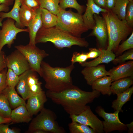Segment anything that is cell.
<instances>
[{"label":"cell","mask_w":133,"mask_h":133,"mask_svg":"<svg viewBox=\"0 0 133 133\" xmlns=\"http://www.w3.org/2000/svg\"><path fill=\"white\" fill-rule=\"evenodd\" d=\"M46 93L47 97L54 103L61 106L70 115L80 114L85 109L87 104L99 97L100 93L95 90L85 91L74 85L60 92L47 90Z\"/></svg>","instance_id":"1"},{"label":"cell","mask_w":133,"mask_h":133,"mask_svg":"<svg viewBox=\"0 0 133 133\" xmlns=\"http://www.w3.org/2000/svg\"><path fill=\"white\" fill-rule=\"evenodd\" d=\"M74 67L72 64L65 67H54L43 61L39 75L45 81V87L48 90L59 92L73 85L71 74Z\"/></svg>","instance_id":"2"},{"label":"cell","mask_w":133,"mask_h":133,"mask_svg":"<svg viewBox=\"0 0 133 133\" xmlns=\"http://www.w3.org/2000/svg\"><path fill=\"white\" fill-rule=\"evenodd\" d=\"M48 42L52 43L56 47L60 49L70 48L75 45L86 48L89 45L85 38L73 36L55 26L47 28H41L37 33L36 44Z\"/></svg>","instance_id":"3"},{"label":"cell","mask_w":133,"mask_h":133,"mask_svg":"<svg viewBox=\"0 0 133 133\" xmlns=\"http://www.w3.org/2000/svg\"><path fill=\"white\" fill-rule=\"evenodd\" d=\"M107 25L108 36L107 50L114 53L120 43L125 40L133 32L125 20H121L111 10L101 12Z\"/></svg>","instance_id":"4"},{"label":"cell","mask_w":133,"mask_h":133,"mask_svg":"<svg viewBox=\"0 0 133 133\" xmlns=\"http://www.w3.org/2000/svg\"><path fill=\"white\" fill-rule=\"evenodd\" d=\"M57 21L55 26L75 37H81L82 34L89 30L84 23L82 15L72 11L61 9L57 15Z\"/></svg>","instance_id":"5"},{"label":"cell","mask_w":133,"mask_h":133,"mask_svg":"<svg viewBox=\"0 0 133 133\" xmlns=\"http://www.w3.org/2000/svg\"><path fill=\"white\" fill-rule=\"evenodd\" d=\"M57 116L51 110L44 107L39 114L32 119L26 133H31L37 130H41L48 133H65L64 128L59 125L56 120Z\"/></svg>","instance_id":"6"},{"label":"cell","mask_w":133,"mask_h":133,"mask_svg":"<svg viewBox=\"0 0 133 133\" xmlns=\"http://www.w3.org/2000/svg\"><path fill=\"white\" fill-rule=\"evenodd\" d=\"M15 48L25 56L30 66L31 69L38 73H40L41 64L43 59L49 55L45 50L35 45L29 43L25 45H20Z\"/></svg>","instance_id":"7"},{"label":"cell","mask_w":133,"mask_h":133,"mask_svg":"<svg viewBox=\"0 0 133 133\" xmlns=\"http://www.w3.org/2000/svg\"><path fill=\"white\" fill-rule=\"evenodd\" d=\"M15 21L11 18H7L2 23L1 29L0 30V52L6 45L9 48L11 47L18 33L28 32L27 28L23 29L17 27Z\"/></svg>","instance_id":"8"},{"label":"cell","mask_w":133,"mask_h":133,"mask_svg":"<svg viewBox=\"0 0 133 133\" xmlns=\"http://www.w3.org/2000/svg\"><path fill=\"white\" fill-rule=\"evenodd\" d=\"M95 111L99 116L104 120L102 122L103 131L105 133L114 131H122L127 130L126 124L122 122L119 119L118 111H115L113 113H108L105 112L101 106H97Z\"/></svg>","instance_id":"9"},{"label":"cell","mask_w":133,"mask_h":133,"mask_svg":"<svg viewBox=\"0 0 133 133\" xmlns=\"http://www.w3.org/2000/svg\"><path fill=\"white\" fill-rule=\"evenodd\" d=\"M69 117L72 121L90 127L96 133L104 132L102 121L93 113L89 106L87 105L85 109L79 115H71Z\"/></svg>","instance_id":"10"},{"label":"cell","mask_w":133,"mask_h":133,"mask_svg":"<svg viewBox=\"0 0 133 133\" xmlns=\"http://www.w3.org/2000/svg\"><path fill=\"white\" fill-rule=\"evenodd\" d=\"M93 17L95 24L88 36L95 37L98 48L106 50L108 45V36L106 21L99 15L95 14Z\"/></svg>","instance_id":"11"},{"label":"cell","mask_w":133,"mask_h":133,"mask_svg":"<svg viewBox=\"0 0 133 133\" xmlns=\"http://www.w3.org/2000/svg\"><path fill=\"white\" fill-rule=\"evenodd\" d=\"M6 61L7 67L12 69L18 76L31 69L25 56L17 49L6 57Z\"/></svg>","instance_id":"12"},{"label":"cell","mask_w":133,"mask_h":133,"mask_svg":"<svg viewBox=\"0 0 133 133\" xmlns=\"http://www.w3.org/2000/svg\"><path fill=\"white\" fill-rule=\"evenodd\" d=\"M45 92L33 94L27 100L26 106L31 116L37 114L44 107V104L47 100Z\"/></svg>","instance_id":"13"},{"label":"cell","mask_w":133,"mask_h":133,"mask_svg":"<svg viewBox=\"0 0 133 133\" xmlns=\"http://www.w3.org/2000/svg\"><path fill=\"white\" fill-rule=\"evenodd\" d=\"M81 72L87 84L91 86L98 79L109 75L108 71L106 70L105 66L103 65L85 67Z\"/></svg>","instance_id":"14"},{"label":"cell","mask_w":133,"mask_h":133,"mask_svg":"<svg viewBox=\"0 0 133 133\" xmlns=\"http://www.w3.org/2000/svg\"><path fill=\"white\" fill-rule=\"evenodd\" d=\"M107 9H103L98 6L93 0H87L86 7L82 17L84 23L89 30H92L94 27L95 22L93 15H99L100 13L106 12Z\"/></svg>","instance_id":"15"},{"label":"cell","mask_w":133,"mask_h":133,"mask_svg":"<svg viewBox=\"0 0 133 133\" xmlns=\"http://www.w3.org/2000/svg\"><path fill=\"white\" fill-rule=\"evenodd\" d=\"M113 82L119 79L133 76V61L120 64L108 71Z\"/></svg>","instance_id":"16"},{"label":"cell","mask_w":133,"mask_h":133,"mask_svg":"<svg viewBox=\"0 0 133 133\" xmlns=\"http://www.w3.org/2000/svg\"><path fill=\"white\" fill-rule=\"evenodd\" d=\"M10 118L11 123H28L32 119V117L28 112L25 105H21L12 111Z\"/></svg>","instance_id":"17"},{"label":"cell","mask_w":133,"mask_h":133,"mask_svg":"<svg viewBox=\"0 0 133 133\" xmlns=\"http://www.w3.org/2000/svg\"><path fill=\"white\" fill-rule=\"evenodd\" d=\"M41 10L40 7L37 10L35 16L27 27L29 37V44L32 45H36L35 39L36 35L38 31L42 27Z\"/></svg>","instance_id":"18"},{"label":"cell","mask_w":133,"mask_h":133,"mask_svg":"<svg viewBox=\"0 0 133 133\" xmlns=\"http://www.w3.org/2000/svg\"><path fill=\"white\" fill-rule=\"evenodd\" d=\"M112 82L111 77L107 76L96 80L91 86L92 90L98 91L103 95L110 96L112 94L111 86Z\"/></svg>","instance_id":"19"},{"label":"cell","mask_w":133,"mask_h":133,"mask_svg":"<svg viewBox=\"0 0 133 133\" xmlns=\"http://www.w3.org/2000/svg\"><path fill=\"white\" fill-rule=\"evenodd\" d=\"M116 57L113 51L102 49L101 54L99 57L92 61H85L80 65L84 67L97 66L102 63L108 64L112 61Z\"/></svg>","instance_id":"20"},{"label":"cell","mask_w":133,"mask_h":133,"mask_svg":"<svg viewBox=\"0 0 133 133\" xmlns=\"http://www.w3.org/2000/svg\"><path fill=\"white\" fill-rule=\"evenodd\" d=\"M2 93L6 97L11 108L14 109L20 105L26 106L25 100L18 95L15 87L7 86Z\"/></svg>","instance_id":"21"},{"label":"cell","mask_w":133,"mask_h":133,"mask_svg":"<svg viewBox=\"0 0 133 133\" xmlns=\"http://www.w3.org/2000/svg\"><path fill=\"white\" fill-rule=\"evenodd\" d=\"M112 83L111 89L112 93L116 95L128 89L133 84V76L121 78Z\"/></svg>","instance_id":"22"},{"label":"cell","mask_w":133,"mask_h":133,"mask_svg":"<svg viewBox=\"0 0 133 133\" xmlns=\"http://www.w3.org/2000/svg\"><path fill=\"white\" fill-rule=\"evenodd\" d=\"M36 72L30 69L27 70L26 80L29 90L33 94L39 93L43 90L42 83L39 80Z\"/></svg>","instance_id":"23"},{"label":"cell","mask_w":133,"mask_h":133,"mask_svg":"<svg viewBox=\"0 0 133 133\" xmlns=\"http://www.w3.org/2000/svg\"><path fill=\"white\" fill-rule=\"evenodd\" d=\"M133 93V86L125 91L117 95V98L112 102V107L115 111L123 112L122 107L126 102L131 100Z\"/></svg>","instance_id":"24"},{"label":"cell","mask_w":133,"mask_h":133,"mask_svg":"<svg viewBox=\"0 0 133 133\" xmlns=\"http://www.w3.org/2000/svg\"><path fill=\"white\" fill-rule=\"evenodd\" d=\"M21 5L20 0H15L14 4L11 10L7 12H1L0 13V17L3 19L5 18H10L14 19L16 22L15 24L17 27L23 28L19 18V12Z\"/></svg>","instance_id":"25"},{"label":"cell","mask_w":133,"mask_h":133,"mask_svg":"<svg viewBox=\"0 0 133 133\" xmlns=\"http://www.w3.org/2000/svg\"><path fill=\"white\" fill-rule=\"evenodd\" d=\"M41 14L42 21L41 28H49L56 26L57 21L56 15L46 9L42 8H41Z\"/></svg>","instance_id":"26"},{"label":"cell","mask_w":133,"mask_h":133,"mask_svg":"<svg viewBox=\"0 0 133 133\" xmlns=\"http://www.w3.org/2000/svg\"><path fill=\"white\" fill-rule=\"evenodd\" d=\"M27 70L19 76V81L16 85L17 92L25 100L33 95L29 90L27 83Z\"/></svg>","instance_id":"27"},{"label":"cell","mask_w":133,"mask_h":133,"mask_svg":"<svg viewBox=\"0 0 133 133\" xmlns=\"http://www.w3.org/2000/svg\"><path fill=\"white\" fill-rule=\"evenodd\" d=\"M36 14V11H33L25 5L22 4L19 12V18L23 28L28 26Z\"/></svg>","instance_id":"28"},{"label":"cell","mask_w":133,"mask_h":133,"mask_svg":"<svg viewBox=\"0 0 133 133\" xmlns=\"http://www.w3.org/2000/svg\"><path fill=\"white\" fill-rule=\"evenodd\" d=\"M129 1L127 0H116L112 11L121 20L125 19L126 9Z\"/></svg>","instance_id":"29"},{"label":"cell","mask_w":133,"mask_h":133,"mask_svg":"<svg viewBox=\"0 0 133 133\" xmlns=\"http://www.w3.org/2000/svg\"><path fill=\"white\" fill-rule=\"evenodd\" d=\"M59 5L61 9L66 10L67 8H73L76 9L78 13L82 15L85 12L86 7L81 5L77 2L76 0H60Z\"/></svg>","instance_id":"30"},{"label":"cell","mask_w":133,"mask_h":133,"mask_svg":"<svg viewBox=\"0 0 133 133\" xmlns=\"http://www.w3.org/2000/svg\"><path fill=\"white\" fill-rule=\"evenodd\" d=\"M40 7L44 8L57 15L60 12L61 9L59 5L60 0H38Z\"/></svg>","instance_id":"31"},{"label":"cell","mask_w":133,"mask_h":133,"mask_svg":"<svg viewBox=\"0 0 133 133\" xmlns=\"http://www.w3.org/2000/svg\"><path fill=\"white\" fill-rule=\"evenodd\" d=\"M68 127L70 133H96L89 127L77 122L72 121Z\"/></svg>","instance_id":"32"},{"label":"cell","mask_w":133,"mask_h":133,"mask_svg":"<svg viewBox=\"0 0 133 133\" xmlns=\"http://www.w3.org/2000/svg\"><path fill=\"white\" fill-rule=\"evenodd\" d=\"M12 111L6 97L1 93L0 94V116L4 118H10Z\"/></svg>","instance_id":"33"},{"label":"cell","mask_w":133,"mask_h":133,"mask_svg":"<svg viewBox=\"0 0 133 133\" xmlns=\"http://www.w3.org/2000/svg\"><path fill=\"white\" fill-rule=\"evenodd\" d=\"M132 49H133V32L127 39L123 41L121 44L118 45L114 53L116 56H118L126 51Z\"/></svg>","instance_id":"34"},{"label":"cell","mask_w":133,"mask_h":133,"mask_svg":"<svg viewBox=\"0 0 133 133\" xmlns=\"http://www.w3.org/2000/svg\"><path fill=\"white\" fill-rule=\"evenodd\" d=\"M117 56L112 61L115 65L124 63L127 60H133V49L127 50L122 54Z\"/></svg>","instance_id":"35"},{"label":"cell","mask_w":133,"mask_h":133,"mask_svg":"<svg viewBox=\"0 0 133 133\" xmlns=\"http://www.w3.org/2000/svg\"><path fill=\"white\" fill-rule=\"evenodd\" d=\"M7 86L15 87L19 80V76L16 74L11 69L8 68L6 74Z\"/></svg>","instance_id":"36"},{"label":"cell","mask_w":133,"mask_h":133,"mask_svg":"<svg viewBox=\"0 0 133 133\" xmlns=\"http://www.w3.org/2000/svg\"><path fill=\"white\" fill-rule=\"evenodd\" d=\"M125 20L131 27H133V1H129L126 9Z\"/></svg>","instance_id":"37"},{"label":"cell","mask_w":133,"mask_h":133,"mask_svg":"<svg viewBox=\"0 0 133 133\" xmlns=\"http://www.w3.org/2000/svg\"><path fill=\"white\" fill-rule=\"evenodd\" d=\"M88 59L86 53L75 52L73 53L71 60V64H74L76 62L80 64L86 61Z\"/></svg>","instance_id":"38"},{"label":"cell","mask_w":133,"mask_h":133,"mask_svg":"<svg viewBox=\"0 0 133 133\" xmlns=\"http://www.w3.org/2000/svg\"><path fill=\"white\" fill-rule=\"evenodd\" d=\"M22 4L25 6L29 9L34 12L40 8L38 0H20Z\"/></svg>","instance_id":"39"},{"label":"cell","mask_w":133,"mask_h":133,"mask_svg":"<svg viewBox=\"0 0 133 133\" xmlns=\"http://www.w3.org/2000/svg\"><path fill=\"white\" fill-rule=\"evenodd\" d=\"M6 68L0 72V94L7 86L6 74L7 71Z\"/></svg>","instance_id":"40"},{"label":"cell","mask_w":133,"mask_h":133,"mask_svg":"<svg viewBox=\"0 0 133 133\" xmlns=\"http://www.w3.org/2000/svg\"><path fill=\"white\" fill-rule=\"evenodd\" d=\"M0 124V133H19L20 130L18 129L13 128L11 129L9 127V124Z\"/></svg>","instance_id":"41"},{"label":"cell","mask_w":133,"mask_h":133,"mask_svg":"<svg viewBox=\"0 0 133 133\" xmlns=\"http://www.w3.org/2000/svg\"><path fill=\"white\" fill-rule=\"evenodd\" d=\"M101 50L96 48H89V51L86 53L88 59L95 58L99 57L101 54Z\"/></svg>","instance_id":"42"},{"label":"cell","mask_w":133,"mask_h":133,"mask_svg":"<svg viewBox=\"0 0 133 133\" xmlns=\"http://www.w3.org/2000/svg\"><path fill=\"white\" fill-rule=\"evenodd\" d=\"M6 57L4 52L1 51L0 52V72L7 67Z\"/></svg>","instance_id":"43"},{"label":"cell","mask_w":133,"mask_h":133,"mask_svg":"<svg viewBox=\"0 0 133 133\" xmlns=\"http://www.w3.org/2000/svg\"><path fill=\"white\" fill-rule=\"evenodd\" d=\"M95 3L100 7L107 9L106 0H93Z\"/></svg>","instance_id":"44"},{"label":"cell","mask_w":133,"mask_h":133,"mask_svg":"<svg viewBox=\"0 0 133 133\" xmlns=\"http://www.w3.org/2000/svg\"><path fill=\"white\" fill-rule=\"evenodd\" d=\"M116 0H106L107 10H112L115 5Z\"/></svg>","instance_id":"45"},{"label":"cell","mask_w":133,"mask_h":133,"mask_svg":"<svg viewBox=\"0 0 133 133\" xmlns=\"http://www.w3.org/2000/svg\"><path fill=\"white\" fill-rule=\"evenodd\" d=\"M10 118H6L0 116V124L2 123H9L11 122Z\"/></svg>","instance_id":"46"},{"label":"cell","mask_w":133,"mask_h":133,"mask_svg":"<svg viewBox=\"0 0 133 133\" xmlns=\"http://www.w3.org/2000/svg\"><path fill=\"white\" fill-rule=\"evenodd\" d=\"M14 0H0V4H3L9 6L12 4Z\"/></svg>","instance_id":"47"},{"label":"cell","mask_w":133,"mask_h":133,"mask_svg":"<svg viewBox=\"0 0 133 133\" xmlns=\"http://www.w3.org/2000/svg\"><path fill=\"white\" fill-rule=\"evenodd\" d=\"M9 10V6L3 4H0V13L2 12H8Z\"/></svg>","instance_id":"48"},{"label":"cell","mask_w":133,"mask_h":133,"mask_svg":"<svg viewBox=\"0 0 133 133\" xmlns=\"http://www.w3.org/2000/svg\"><path fill=\"white\" fill-rule=\"evenodd\" d=\"M126 126L128 129V132L130 133L133 132V122H131L130 123L126 124Z\"/></svg>","instance_id":"49"},{"label":"cell","mask_w":133,"mask_h":133,"mask_svg":"<svg viewBox=\"0 0 133 133\" xmlns=\"http://www.w3.org/2000/svg\"><path fill=\"white\" fill-rule=\"evenodd\" d=\"M33 133H48L45 131L41 130H37L32 132Z\"/></svg>","instance_id":"50"},{"label":"cell","mask_w":133,"mask_h":133,"mask_svg":"<svg viewBox=\"0 0 133 133\" xmlns=\"http://www.w3.org/2000/svg\"><path fill=\"white\" fill-rule=\"evenodd\" d=\"M3 19L0 16V27H1L2 26V21Z\"/></svg>","instance_id":"51"},{"label":"cell","mask_w":133,"mask_h":133,"mask_svg":"<svg viewBox=\"0 0 133 133\" xmlns=\"http://www.w3.org/2000/svg\"><path fill=\"white\" fill-rule=\"evenodd\" d=\"M128 0L129 1H133V0Z\"/></svg>","instance_id":"52"},{"label":"cell","mask_w":133,"mask_h":133,"mask_svg":"<svg viewBox=\"0 0 133 133\" xmlns=\"http://www.w3.org/2000/svg\"></svg>","instance_id":"53"}]
</instances>
